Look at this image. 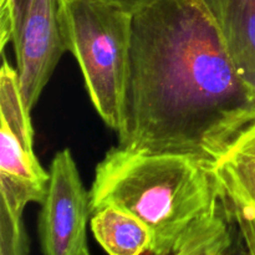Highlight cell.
I'll return each mask as SVG.
<instances>
[{
	"instance_id": "6da1fadb",
	"label": "cell",
	"mask_w": 255,
	"mask_h": 255,
	"mask_svg": "<svg viewBox=\"0 0 255 255\" xmlns=\"http://www.w3.org/2000/svg\"><path fill=\"white\" fill-rule=\"evenodd\" d=\"M254 120V87L206 0H147L134 10L120 147L212 166Z\"/></svg>"
},
{
	"instance_id": "7a4b0ae2",
	"label": "cell",
	"mask_w": 255,
	"mask_h": 255,
	"mask_svg": "<svg viewBox=\"0 0 255 255\" xmlns=\"http://www.w3.org/2000/svg\"><path fill=\"white\" fill-rule=\"evenodd\" d=\"M89 192L92 214L115 207L146 224L151 255L173 254L223 203L212 166L201 159L120 146L97 164Z\"/></svg>"
},
{
	"instance_id": "3957f363",
	"label": "cell",
	"mask_w": 255,
	"mask_h": 255,
	"mask_svg": "<svg viewBox=\"0 0 255 255\" xmlns=\"http://www.w3.org/2000/svg\"><path fill=\"white\" fill-rule=\"evenodd\" d=\"M133 11L95 0H59L67 51L84 76L92 106L117 134L124 129Z\"/></svg>"
},
{
	"instance_id": "277c9868",
	"label": "cell",
	"mask_w": 255,
	"mask_h": 255,
	"mask_svg": "<svg viewBox=\"0 0 255 255\" xmlns=\"http://www.w3.org/2000/svg\"><path fill=\"white\" fill-rule=\"evenodd\" d=\"M49 182L50 173L34 152L31 115L22 104L16 69L4 55L0 70V212L21 219L27 204H42Z\"/></svg>"
},
{
	"instance_id": "5b68a950",
	"label": "cell",
	"mask_w": 255,
	"mask_h": 255,
	"mask_svg": "<svg viewBox=\"0 0 255 255\" xmlns=\"http://www.w3.org/2000/svg\"><path fill=\"white\" fill-rule=\"evenodd\" d=\"M49 173V188L39 218L42 254H86L90 252L86 229L92 217L90 192L82 183L70 149L56 153Z\"/></svg>"
},
{
	"instance_id": "8992f818",
	"label": "cell",
	"mask_w": 255,
	"mask_h": 255,
	"mask_svg": "<svg viewBox=\"0 0 255 255\" xmlns=\"http://www.w3.org/2000/svg\"><path fill=\"white\" fill-rule=\"evenodd\" d=\"M12 47L22 104L31 115L67 51L60 26L59 0H34Z\"/></svg>"
},
{
	"instance_id": "52a82bcc",
	"label": "cell",
	"mask_w": 255,
	"mask_h": 255,
	"mask_svg": "<svg viewBox=\"0 0 255 255\" xmlns=\"http://www.w3.org/2000/svg\"><path fill=\"white\" fill-rule=\"evenodd\" d=\"M212 171L228 212L255 213V120L213 162Z\"/></svg>"
},
{
	"instance_id": "ba28073f",
	"label": "cell",
	"mask_w": 255,
	"mask_h": 255,
	"mask_svg": "<svg viewBox=\"0 0 255 255\" xmlns=\"http://www.w3.org/2000/svg\"><path fill=\"white\" fill-rule=\"evenodd\" d=\"M239 71L255 76V0H206Z\"/></svg>"
},
{
	"instance_id": "9c48e42d",
	"label": "cell",
	"mask_w": 255,
	"mask_h": 255,
	"mask_svg": "<svg viewBox=\"0 0 255 255\" xmlns=\"http://www.w3.org/2000/svg\"><path fill=\"white\" fill-rule=\"evenodd\" d=\"M90 223L95 239L109 255L149 254L151 232L132 214L106 207L95 212Z\"/></svg>"
},
{
	"instance_id": "30bf717a",
	"label": "cell",
	"mask_w": 255,
	"mask_h": 255,
	"mask_svg": "<svg viewBox=\"0 0 255 255\" xmlns=\"http://www.w3.org/2000/svg\"><path fill=\"white\" fill-rule=\"evenodd\" d=\"M234 243L231 218L219 211L199 224L172 255H229Z\"/></svg>"
},
{
	"instance_id": "8fae6325",
	"label": "cell",
	"mask_w": 255,
	"mask_h": 255,
	"mask_svg": "<svg viewBox=\"0 0 255 255\" xmlns=\"http://www.w3.org/2000/svg\"><path fill=\"white\" fill-rule=\"evenodd\" d=\"M34 0H0V46L14 45Z\"/></svg>"
},
{
	"instance_id": "7c38bea8",
	"label": "cell",
	"mask_w": 255,
	"mask_h": 255,
	"mask_svg": "<svg viewBox=\"0 0 255 255\" xmlns=\"http://www.w3.org/2000/svg\"><path fill=\"white\" fill-rule=\"evenodd\" d=\"M0 255H29V239L22 218L0 212Z\"/></svg>"
},
{
	"instance_id": "4fadbf2b",
	"label": "cell",
	"mask_w": 255,
	"mask_h": 255,
	"mask_svg": "<svg viewBox=\"0 0 255 255\" xmlns=\"http://www.w3.org/2000/svg\"><path fill=\"white\" fill-rule=\"evenodd\" d=\"M229 218L239 228V236L243 239L248 251L255 255V213L252 212H228Z\"/></svg>"
},
{
	"instance_id": "5bb4252c",
	"label": "cell",
	"mask_w": 255,
	"mask_h": 255,
	"mask_svg": "<svg viewBox=\"0 0 255 255\" xmlns=\"http://www.w3.org/2000/svg\"><path fill=\"white\" fill-rule=\"evenodd\" d=\"M95 1H102V2H107V4H114V5H117V6H121L127 10H131V11H134V10L138 9L141 5H143L147 0H95Z\"/></svg>"
},
{
	"instance_id": "9a60e30c",
	"label": "cell",
	"mask_w": 255,
	"mask_h": 255,
	"mask_svg": "<svg viewBox=\"0 0 255 255\" xmlns=\"http://www.w3.org/2000/svg\"><path fill=\"white\" fill-rule=\"evenodd\" d=\"M229 255H253L251 253V252L248 251V248H247V246L244 244L243 239H242L241 237V242H236L233 246V249H232L231 254Z\"/></svg>"
},
{
	"instance_id": "2e32d148",
	"label": "cell",
	"mask_w": 255,
	"mask_h": 255,
	"mask_svg": "<svg viewBox=\"0 0 255 255\" xmlns=\"http://www.w3.org/2000/svg\"><path fill=\"white\" fill-rule=\"evenodd\" d=\"M247 80H248V81L251 82V84H252V86H253V87H254V90H255V76L248 77V79H247Z\"/></svg>"
},
{
	"instance_id": "e0dca14e",
	"label": "cell",
	"mask_w": 255,
	"mask_h": 255,
	"mask_svg": "<svg viewBox=\"0 0 255 255\" xmlns=\"http://www.w3.org/2000/svg\"><path fill=\"white\" fill-rule=\"evenodd\" d=\"M84 255H91V254H90V252H87V253L84 254Z\"/></svg>"
}]
</instances>
